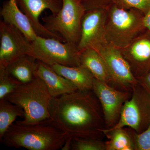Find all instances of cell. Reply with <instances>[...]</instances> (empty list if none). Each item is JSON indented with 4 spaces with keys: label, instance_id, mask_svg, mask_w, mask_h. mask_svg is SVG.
Instances as JSON below:
<instances>
[{
    "label": "cell",
    "instance_id": "obj_14",
    "mask_svg": "<svg viewBox=\"0 0 150 150\" xmlns=\"http://www.w3.org/2000/svg\"><path fill=\"white\" fill-rule=\"evenodd\" d=\"M35 76L44 82L52 97H57L78 90L71 82L56 72L50 66L38 61Z\"/></svg>",
    "mask_w": 150,
    "mask_h": 150
},
{
    "label": "cell",
    "instance_id": "obj_2",
    "mask_svg": "<svg viewBox=\"0 0 150 150\" xmlns=\"http://www.w3.org/2000/svg\"><path fill=\"white\" fill-rule=\"evenodd\" d=\"M68 138L50 118L32 123L16 121L6 132L2 143L16 149L58 150L62 149Z\"/></svg>",
    "mask_w": 150,
    "mask_h": 150
},
{
    "label": "cell",
    "instance_id": "obj_13",
    "mask_svg": "<svg viewBox=\"0 0 150 150\" xmlns=\"http://www.w3.org/2000/svg\"><path fill=\"white\" fill-rule=\"evenodd\" d=\"M137 79L150 70V31L146 30L126 48L120 49Z\"/></svg>",
    "mask_w": 150,
    "mask_h": 150
},
{
    "label": "cell",
    "instance_id": "obj_3",
    "mask_svg": "<svg viewBox=\"0 0 150 150\" xmlns=\"http://www.w3.org/2000/svg\"><path fill=\"white\" fill-rule=\"evenodd\" d=\"M144 14L136 9H125L112 4L105 23L106 42L116 48H126L146 30Z\"/></svg>",
    "mask_w": 150,
    "mask_h": 150
},
{
    "label": "cell",
    "instance_id": "obj_8",
    "mask_svg": "<svg viewBox=\"0 0 150 150\" xmlns=\"http://www.w3.org/2000/svg\"><path fill=\"white\" fill-rule=\"evenodd\" d=\"M96 50L104 60L115 88L116 86V88H118L124 91H132V87L139 82L121 50L108 43Z\"/></svg>",
    "mask_w": 150,
    "mask_h": 150
},
{
    "label": "cell",
    "instance_id": "obj_6",
    "mask_svg": "<svg viewBox=\"0 0 150 150\" xmlns=\"http://www.w3.org/2000/svg\"><path fill=\"white\" fill-rule=\"evenodd\" d=\"M28 54L49 66L55 64L69 67L81 65V53L77 46L55 38L38 36L31 42Z\"/></svg>",
    "mask_w": 150,
    "mask_h": 150
},
{
    "label": "cell",
    "instance_id": "obj_27",
    "mask_svg": "<svg viewBox=\"0 0 150 150\" xmlns=\"http://www.w3.org/2000/svg\"><path fill=\"white\" fill-rule=\"evenodd\" d=\"M144 24L146 30L150 31V8L144 15Z\"/></svg>",
    "mask_w": 150,
    "mask_h": 150
},
{
    "label": "cell",
    "instance_id": "obj_4",
    "mask_svg": "<svg viewBox=\"0 0 150 150\" xmlns=\"http://www.w3.org/2000/svg\"><path fill=\"white\" fill-rule=\"evenodd\" d=\"M52 96L46 85L35 76L31 81L22 83L5 98L24 110L23 123H35L51 118L49 105Z\"/></svg>",
    "mask_w": 150,
    "mask_h": 150
},
{
    "label": "cell",
    "instance_id": "obj_19",
    "mask_svg": "<svg viewBox=\"0 0 150 150\" xmlns=\"http://www.w3.org/2000/svg\"><path fill=\"white\" fill-rule=\"evenodd\" d=\"M108 140L105 142L106 150H135V145L129 128L103 130Z\"/></svg>",
    "mask_w": 150,
    "mask_h": 150
},
{
    "label": "cell",
    "instance_id": "obj_12",
    "mask_svg": "<svg viewBox=\"0 0 150 150\" xmlns=\"http://www.w3.org/2000/svg\"><path fill=\"white\" fill-rule=\"evenodd\" d=\"M19 8L27 16L38 36L53 38L65 42L62 37L49 31L40 22L39 18L46 9L56 15L62 7V0H15Z\"/></svg>",
    "mask_w": 150,
    "mask_h": 150
},
{
    "label": "cell",
    "instance_id": "obj_18",
    "mask_svg": "<svg viewBox=\"0 0 150 150\" xmlns=\"http://www.w3.org/2000/svg\"><path fill=\"white\" fill-rule=\"evenodd\" d=\"M37 60L28 54H25L5 67L9 74L22 83H26L35 77Z\"/></svg>",
    "mask_w": 150,
    "mask_h": 150
},
{
    "label": "cell",
    "instance_id": "obj_28",
    "mask_svg": "<svg viewBox=\"0 0 150 150\" xmlns=\"http://www.w3.org/2000/svg\"><path fill=\"white\" fill-rule=\"evenodd\" d=\"M13 1H15V0H13Z\"/></svg>",
    "mask_w": 150,
    "mask_h": 150
},
{
    "label": "cell",
    "instance_id": "obj_10",
    "mask_svg": "<svg viewBox=\"0 0 150 150\" xmlns=\"http://www.w3.org/2000/svg\"><path fill=\"white\" fill-rule=\"evenodd\" d=\"M108 8L86 11L82 20L81 38L77 46L80 53L87 48L96 49L107 43L105 32Z\"/></svg>",
    "mask_w": 150,
    "mask_h": 150
},
{
    "label": "cell",
    "instance_id": "obj_24",
    "mask_svg": "<svg viewBox=\"0 0 150 150\" xmlns=\"http://www.w3.org/2000/svg\"><path fill=\"white\" fill-rule=\"evenodd\" d=\"M112 4L121 8L136 9L144 15L150 8V0H112Z\"/></svg>",
    "mask_w": 150,
    "mask_h": 150
},
{
    "label": "cell",
    "instance_id": "obj_9",
    "mask_svg": "<svg viewBox=\"0 0 150 150\" xmlns=\"http://www.w3.org/2000/svg\"><path fill=\"white\" fill-rule=\"evenodd\" d=\"M93 91L102 108L105 129L113 128L119 121L122 107L131 96V91L118 89L96 79Z\"/></svg>",
    "mask_w": 150,
    "mask_h": 150
},
{
    "label": "cell",
    "instance_id": "obj_26",
    "mask_svg": "<svg viewBox=\"0 0 150 150\" xmlns=\"http://www.w3.org/2000/svg\"><path fill=\"white\" fill-rule=\"evenodd\" d=\"M139 83L150 94V70L145 76L138 79Z\"/></svg>",
    "mask_w": 150,
    "mask_h": 150
},
{
    "label": "cell",
    "instance_id": "obj_17",
    "mask_svg": "<svg viewBox=\"0 0 150 150\" xmlns=\"http://www.w3.org/2000/svg\"><path fill=\"white\" fill-rule=\"evenodd\" d=\"M50 67L56 72L73 83L79 90L93 91L95 78L83 66L69 67L55 64Z\"/></svg>",
    "mask_w": 150,
    "mask_h": 150
},
{
    "label": "cell",
    "instance_id": "obj_20",
    "mask_svg": "<svg viewBox=\"0 0 150 150\" xmlns=\"http://www.w3.org/2000/svg\"><path fill=\"white\" fill-rule=\"evenodd\" d=\"M25 112L21 107L5 98L0 100V142L6 132L18 117L24 118Z\"/></svg>",
    "mask_w": 150,
    "mask_h": 150
},
{
    "label": "cell",
    "instance_id": "obj_22",
    "mask_svg": "<svg viewBox=\"0 0 150 150\" xmlns=\"http://www.w3.org/2000/svg\"><path fill=\"white\" fill-rule=\"evenodd\" d=\"M21 84L9 74L5 67H0V100L13 92Z\"/></svg>",
    "mask_w": 150,
    "mask_h": 150
},
{
    "label": "cell",
    "instance_id": "obj_7",
    "mask_svg": "<svg viewBox=\"0 0 150 150\" xmlns=\"http://www.w3.org/2000/svg\"><path fill=\"white\" fill-rule=\"evenodd\" d=\"M150 123V94L138 82L132 88L130 98L125 102L118 123L108 129L129 127L142 133Z\"/></svg>",
    "mask_w": 150,
    "mask_h": 150
},
{
    "label": "cell",
    "instance_id": "obj_5",
    "mask_svg": "<svg viewBox=\"0 0 150 150\" xmlns=\"http://www.w3.org/2000/svg\"><path fill=\"white\" fill-rule=\"evenodd\" d=\"M62 1V8L58 13L42 18L43 25L49 31L62 37L65 42L78 46L86 9L79 0Z\"/></svg>",
    "mask_w": 150,
    "mask_h": 150
},
{
    "label": "cell",
    "instance_id": "obj_25",
    "mask_svg": "<svg viewBox=\"0 0 150 150\" xmlns=\"http://www.w3.org/2000/svg\"><path fill=\"white\" fill-rule=\"evenodd\" d=\"M86 11L98 8H107L112 3V0H79Z\"/></svg>",
    "mask_w": 150,
    "mask_h": 150
},
{
    "label": "cell",
    "instance_id": "obj_11",
    "mask_svg": "<svg viewBox=\"0 0 150 150\" xmlns=\"http://www.w3.org/2000/svg\"><path fill=\"white\" fill-rule=\"evenodd\" d=\"M31 42L18 29L0 21V67H6L19 57L28 54Z\"/></svg>",
    "mask_w": 150,
    "mask_h": 150
},
{
    "label": "cell",
    "instance_id": "obj_16",
    "mask_svg": "<svg viewBox=\"0 0 150 150\" xmlns=\"http://www.w3.org/2000/svg\"><path fill=\"white\" fill-rule=\"evenodd\" d=\"M80 62L81 65L87 69L96 79L115 88L107 66L96 50L88 48L82 51Z\"/></svg>",
    "mask_w": 150,
    "mask_h": 150
},
{
    "label": "cell",
    "instance_id": "obj_1",
    "mask_svg": "<svg viewBox=\"0 0 150 150\" xmlns=\"http://www.w3.org/2000/svg\"><path fill=\"white\" fill-rule=\"evenodd\" d=\"M50 117L70 138L102 139L105 129L102 108L93 91L78 90L52 97Z\"/></svg>",
    "mask_w": 150,
    "mask_h": 150
},
{
    "label": "cell",
    "instance_id": "obj_23",
    "mask_svg": "<svg viewBox=\"0 0 150 150\" xmlns=\"http://www.w3.org/2000/svg\"><path fill=\"white\" fill-rule=\"evenodd\" d=\"M129 128L134 141L135 150H150V123L147 128L142 133H137Z\"/></svg>",
    "mask_w": 150,
    "mask_h": 150
},
{
    "label": "cell",
    "instance_id": "obj_15",
    "mask_svg": "<svg viewBox=\"0 0 150 150\" xmlns=\"http://www.w3.org/2000/svg\"><path fill=\"white\" fill-rule=\"evenodd\" d=\"M0 13L4 21L18 29L30 42L38 36L29 18L19 8L15 1L4 2Z\"/></svg>",
    "mask_w": 150,
    "mask_h": 150
},
{
    "label": "cell",
    "instance_id": "obj_21",
    "mask_svg": "<svg viewBox=\"0 0 150 150\" xmlns=\"http://www.w3.org/2000/svg\"><path fill=\"white\" fill-rule=\"evenodd\" d=\"M70 138L69 150H106L105 142H103L102 139L92 138Z\"/></svg>",
    "mask_w": 150,
    "mask_h": 150
}]
</instances>
